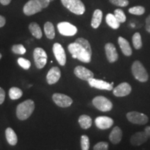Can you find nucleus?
I'll return each instance as SVG.
<instances>
[{
	"label": "nucleus",
	"mask_w": 150,
	"mask_h": 150,
	"mask_svg": "<svg viewBox=\"0 0 150 150\" xmlns=\"http://www.w3.org/2000/svg\"><path fill=\"white\" fill-rule=\"evenodd\" d=\"M145 8L141 6H137L132 7L129 9V12L131 14L136 15V16H141L145 13Z\"/></svg>",
	"instance_id": "c756f323"
},
{
	"label": "nucleus",
	"mask_w": 150,
	"mask_h": 150,
	"mask_svg": "<svg viewBox=\"0 0 150 150\" xmlns=\"http://www.w3.org/2000/svg\"><path fill=\"white\" fill-rule=\"evenodd\" d=\"M33 59L37 68L42 69L45 66L47 61V55L43 49L37 47L33 51Z\"/></svg>",
	"instance_id": "423d86ee"
},
{
	"label": "nucleus",
	"mask_w": 150,
	"mask_h": 150,
	"mask_svg": "<svg viewBox=\"0 0 150 150\" xmlns=\"http://www.w3.org/2000/svg\"><path fill=\"white\" fill-rule=\"evenodd\" d=\"M109 1L112 4L120 7H125L129 4L128 0H109Z\"/></svg>",
	"instance_id": "72a5a7b5"
},
{
	"label": "nucleus",
	"mask_w": 150,
	"mask_h": 150,
	"mask_svg": "<svg viewBox=\"0 0 150 150\" xmlns=\"http://www.w3.org/2000/svg\"><path fill=\"white\" fill-rule=\"evenodd\" d=\"M106 22L110 27L113 29H117L120 26V23L114 16V14L108 13L106 16Z\"/></svg>",
	"instance_id": "393cba45"
},
{
	"label": "nucleus",
	"mask_w": 150,
	"mask_h": 150,
	"mask_svg": "<svg viewBox=\"0 0 150 150\" xmlns=\"http://www.w3.org/2000/svg\"><path fill=\"white\" fill-rule=\"evenodd\" d=\"M53 52L58 63L62 66L66 63V54L63 47L59 43H54L53 45Z\"/></svg>",
	"instance_id": "9b49d317"
},
{
	"label": "nucleus",
	"mask_w": 150,
	"mask_h": 150,
	"mask_svg": "<svg viewBox=\"0 0 150 150\" xmlns=\"http://www.w3.org/2000/svg\"><path fill=\"white\" fill-rule=\"evenodd\" d=\"M131 90H132L131 86L128 83L124 82L112 89V93L116 97H125L131 93Z\"/></svg>",
	"instance_id": "dca6fc26"
},
{
	"label": "nucleus",
	"mask_w": 150,
	"mask_h": 150,
	"mask_svg": "<svg viewBox=\"0 0 150 150\" xmlns=\"http://www.w3.org/2000/svg\"><path fill=\"white\" fill-rule=\"evenodd\" d=\"M105 53L106 58L110 63H115L118 59V54L115 45L111 42H108L105 45Z\"/></svg>",
	"instance_id": "4468645a"
},
{
	"label": "nucleus",
	"mask_w": 150,
	"mask_h": 150,
	"mask_svg": "<svg viewBox=\"0 0 150 150\" xmlns=\"http://www.w3.org/2000/svg\"><path fill=\"white\" fill-rule=\"evenodd\" d=\"M114 16H115L116 19H117L120 23H124L127 20V17L122 9L117 8L115 10V11H114Z\"/></svg>",
	"instance_id": "c85d7f7f"
},
{
	"label": "nucleus",
	"mask_w": 150,
	"mask_h": 150,
	"mask_svg": "<svg viewBox=\"0 0 150 150\" xmlns=\"http://www.w3.org/2000/svg\"><path fill=\"white\" fill-rule=\"evenodd\" d=\"M95 125L97 128L105 130L110 128L113 125V120L107 116H99L95 119Z\"/></svg>",
	"instance_id": "f3484780"
},
{
	"label": "nucleus",
	"mask_w": 150,
	"mask_h": 150,
	"mask_svg": "<svg viewBox=\"0 0 150 150\" xmlns=\"http://www.w3.org/2000/svg\"><path fill=\"white\" fill-rule=\"evenodd\" d=\"M11 0H0V3H1L2 5H4V6L8 5L9 4L11 3Z\"/></svg>",
	"instance_id": "ea45409f"
},
{
	"label": "nucleus",
	"mask_w": 150,
	"mask_h": 150,
	"mask_svg": "<svg viewBox=\"0 0 150 150\" xmlns=\"http://www.w3.org/2000/svg\"><path fill=\"white\" fill-rule=\"evenodd\" d=\"M12 51L16 54H24L26 53V49L22 45H15L12 47Z\"/></svg>",
	"instance_id": "2f4dec72"
},
{
	"label": "nucleus",
	"mask_w": 150,
	"mask_h": 150,
	"mask_svg": "<svg viewBox=\"0 0 150 150\" xmlns=\"http://www.w3.org/2000/svg\"><path fill=\"white\" fill-rule=\"evenodd\" d=\"M131 72L135 79L140 82H146L149 79V75L145 67L139 61H136L133 63Z\"/></svg>",
	"instance_id": "7ed1b4c3"
},
{
	"label": "nucleus",
	"mask_w": 150,
	"mask_h": 150,
	"mask_svg": "<svg viewBox=\"0 0 150 150\" xmlns=\"http://www.w3.org/2000/svg\"><path fill=\"white\" fill-rule=\"evenodd\" d=\"M45 33L47 38L54 39L55 37V29L53 24L50 22H47L44 26Z\"/></svg>",
	"instance_id": "a878e982"
},
{
	"label": "nucleus",
	"mask_w": 150,
	"mask_h": 150,
	"mask_svg": "<svg viewBox=\"0 0 150 150\" xmlns=\"http://www.w3.org/2000/svg\"><path fill=\"white\" fill-rule=\"evenodd\" d=\"M52 99L57 106L62 108L69 107L73 103L72 98L61 93H54L52 96Z\"/></svg>",
	"instance_id": "1a4fd4ad"
},
{
	"label": "nucleus",
	"mask_w": 150,
	"mask_h": 150,
	"mask_svg": "<svg viewBox=\"0 0 150 150\" xmlns=\"http://www.w3.org/2000/svg\"><path fill=\"white\" fill-rule=\"evenodd\" d=\"M89 85L91 87L99 90H104V91H112L113 89V83H109L108 82L104 81L103 80L97 79L92 78L88 81Z\"/></svg>",
	"instance_id": "f8f14e48"
},
{
	"label": "nucleus",
	"mask_w": 150,
	"mask_h": 150,
	"mask_svg": "<svg viewBox=\"0 0 150 150\" xmlns=\"http://www.w3.org/2000/svg\"><path fill=\"white\" fill-rule=\"evenodd\" d=\"M61 3L70 12L76 15H83L86 8L83 3L81 0H61Z\"/></svg>",
	"instance_id": "20e7f679"
},
{
	"label": "nucleus",
	"mask_w": 150,
	"mask_h": 150,
	"mask_svg": "<svg viewBox=\"0 0 150 150\" xmlns=\"http://www.w3.org/2000/svg\"><path fill=\"white\" fill-rule=\"evenodd\" d=\"M18 63L20 66H21L24 70H28L31 67V62L24 58H19L18 59Z\"/></svg>",
	"instance_id": "473e14b6"
},
{
	"label": "nucleus",
	"mask_w": 150,
	"mask_h": 150,
	"mask_svg": "<svg viewBox=\"0 0 150 150\" xmlns=\"http://www.w3.org/2000/svg\"><path fill=\"white\" fill-rule=\"evenodd\" d=\"M74 74L80 79L83 81H88L92 78H94L93 72L83 66H76L74 70Z\"/></svg>",
	"instance_id": "ddd939ff"
},
{
	"label": "nucleus",
	"mask_w": 150,
	"mask_h": 150,
	"mask_svg": "<svg viewBox=\"0 0 150 150\" xmlns=\"http://www.w3.org/2000/svg\"><path fill=\"white\" fill-rule=\"evenodd\" d=\"M122 138V131L119 127H115L109 135V140L114 145L120 143Z\"/></svg>",
	"instance_id": "6ab92c4d"
},
{
	"label": "nucleus",
	"mask_w": 150,
	"mask_h": 150,
	"mask_svg": "<svg viewBox=\"0 0 150 150\" xmlns=\"http://www.w3.org/2000/svg\"><path fill=\"white\" fill-rule=\"evenodd\" d=\"M42 10V6L38 2L37 0H29L27 3H26L23 8L24 13L28 16L40 12Z\"/></svg>",
	"instance_id": "9d476101"
},
{
	"label": "nucleus",
	"mask_w": 150,
	"mask_h": 150,
	"mask_svg": "<svg viewBox=\"0 0 150 150\" xmlns=\"http://www.w3.org/2000/svg\"><path fill=\"white\" fill-rule=\"evenodd\" d=\"M58 30L61 35L65 36H73L77 33V28L67 22H62L58 24Z\"/></svg>",
	"instance_id": "6e6552de"
},
{
	"label": "nucleus",
	"mask_w": 150,
	"mask_h": 150,
	"mask_svg": "<svg viewBox=\"0 0 150 150\" xmlns=\"http://www.w3.org/2000/svg\"><path fill=\"white\" fill-rule=\"evenodd\" d=\"M50 1H54V0H50Z\"/></svg>",
	"instance_id": "37998d69"
},
{
	"label": "nucleus",
	"mask_w": 150,
	"mask_h": 150,
	"mask_svg": "<svg viewBox=\"0 0 150 150\" xmlns=\"http://www.w3.org/2000/svg\"><path fill=\"white\" fill-rule=\"evenodd\" d=\"M127 118L130 122L139 125H145L149 121V118L145 114L137 111H131L127 112Z\"/></svg>",
	"instance_id": "0eeeda50"
},
{
	"label": "nucleus",
	"mask_w": 150,
	"mask_h": 150,
	"mask_svg": "<svg viewBox=\"0 0 150 150\" xmlns=\"http://www.w3.org/2000/svg\"><path fill=\"white\" fill-rule=\"evenodd\" d=\"M6 24V19L4 17L0 16V28L4 27Z\"/></svg>",
	"instance_id": "58836bf2"
},
{
	"label": "nucleus",
	"mask_w": 150,
	"mask_h": 150,
	"mask_svg": "<svg viewBox=\"0 0 150 150\" xmlns=\"http://www.w3.org/2000/svg\"><path fill=\"white\" fill-rule=\"evenodd\" d=\"M22 90L17 87H12L9 90V97L13 100L20 99L22 96Z\"/></svg>",
	"instance_id": "bb28decb"
},
{
	"label": "nucleus",
	"mask_w": 150,
	"mask_h": 150,
	"mask_svg": "<svg viewBox=\"0 0 150 150\" xmlns=\"http://www.w3.org/2000/svg\"><path fill=\"white\" fill-rule=\"evenodd\" d=\"M149 139V136L145 131H139L131 136L130 142L134 146H140L146 142Z\"/></svg>",
	"instance_id": "2eb2a0df"
},
{
	"label": "nucleus",
	"mask_w": 150,
	"mask_h": 150,
	"mask_svg": "<svg viewBox=\"0 0 150 150\" xmlns=\"http://www.w3.org/2000/svg\"><path fill=\"white\" fill-rule=\"evenodd\" d=\"M35 108L34 102L31 99H27L20 103L17 106L16 115L20 120H25L31 116Z\"/></svg>",
	"instance_id": "f03ea898"
},
{
	"label": "nucleus",
	"mask_w": 150,
	"mask_h": 150,
	"mask_svg": "<svg viewBox=\"0 0 150 150\" xmlns=\"http://www.w3.org/2000/svg\"><path fill=\"white\" fill-rule=\"evenodd\" d=\"M93 150H108V143L106 142H99L94 146Z\"/></svg>",
	"instance_id": "f704fd0d"
},
{
	"label": "nucleus",
	"mask_w": 150,
	"mask_h": 150,
	"mask_svg": "<svg viewBox=\"0 0 150 150\" xmlns=\"http://www.w3.org/2000/svg\"><path fill=\"white\" fill-rule=\"evenodd\" d=\"M68 50L74 59L88 63L91 61L92 49L90 42L83 38H79L68 45Z\"/></svg>",
	"instance_id": "f257e3e1"
},
{
	"label": "nucleus",
	"mask_w": 150,
	"mask_h": 150,
	"mask_svg": "<svg viewBox=\"0 0 150 150\" xmlns=\"http://www.w3.org/2000/svg\"><path fill=\"white\" fill-rule=\"evenodd\" d=\"M145 29L147 30V32H149L150 33V15L147 17V19H146Z\"/></svg>",
	"instance_id": "4c0bfd02"
},
{
	"label": "nucleus",
	"mask_w": 150,
	"mask_h": 150,
	"mask_svg": "<svg viewBox=\"0 0 150 150\" xmlns=\"http://www.w3.org/2000/svg\"><path fill=\"white\" fill-rule=\"evenodd\" d=\"M1 59V54H0V59Z\"/></svg>",
	"instance_id": "79ce46f5"
},
{
	"label": "nucleus",
	"mask_w": 150,
	"mask_h": 150,
	"mask_svg": "<svg viewBox=\"0 0 150 150\" xmlns=\"http://www.w3.org/2000/svg\"><path fill=\"white\" fill-rule=\"evenodd\" d=\"M103 13L102 11L99 9H97L94 11L93 18L91 20V26L94 29H97L100 25L101 22L102 20Z\"/></svg>",
	"instance_id": "412c9836"
},
{
	"label": "nucleus",
	"mask_w": 150,
	"mask_h": 150,
	"mask_svg": "<svg viewBox=\"0 0 150 150\" xmlns=\"http://www.w3.org/2000/svg\"><path fill=\"white\" fill-rule=\"evenodd\" d=\"M132 42L134 45V48L136 50H140L142 46V38L139 33H135L132 37Z\"/></svg>",
	"instance_id": "cd10ccee"
},
{
	"label": "nucleus",
	"mask_w": 150,
	"mask_h": 150,
	"mask_svg": "<svg viewBox=\"0 0 150 150\" xmlns=\"http://www.w3.org/2000/svg\"><path fill=\"white\" fill-rule=\"evenodd\" d=\"M118 44H119L122 52L125 56H130L132 54V49H131L128 40H127L122 37H119L118 38Z\"/></svg>",
	"instance_id": "aec40b11"
},
{
	"label": "nucleus",
	"mask_w": 150,
	"mask_h": 150,
	"mask_svg": "<svg viewBox=\"0 0 150 150\" xmlns=\"http://www.w3.org/2000/svg\"><path fill=\"white\" fill-rule=\"evenodd\" d=\"M5 95V91L3 88H0V104H3V102H4Z\"/></svg>",
	"instance_id": "e433bc0d"
},
{
	"label": "nucleus",
	"mask_w": 150,
	"mask_h": 150,
	"mask_svg": "<svg viewBox=\"0 0 150 150\" xmlns=\"http://www.w3.org/2000/svg\"><path fill=\"white\" fill-rule=\"evenodd\" d=\"M145 131L146 132V134L148 135L149 138H150V126L146 127L145 129Z\"/></svg>",
	"instance_id": "a19ab883"
},
{
	"label": "nucleus",
	"mask_w": 150,
	"mask_h": 150,
	"mask_svg": "<svg viewBox=\"0 0 150 150\" xmlns=\"http://www.w3.org/2000/svg\"><path fill=\"white\" fill-rule=\"evenodd\" d=\"M61 76V72L60 69L58 67H53L47 74V81L50 85H52L59 81Z\"/></svg>",
	"instance_id": "a211bd4d"
},
{
	"label": "nucleus",
	"mask_w": 150,
	"mask_h": 150,
	"mask_svg": "<svg viewBox=\"0 0 150 150\" xmlns=\"http://www.w3.org/2000/svg\"><path fill=\"white\" fill-rule=\"evenodd\" d=\"M29 29L30 32L31 33V34H32L35 38H36L38 39H40L41 38H42V30H41L40 26H39L37 23H35V22H31V23L29 24Z\"/></svg>",
	"instance_id": "b1692460"
},
{
	"label": "nucleus",
	"mask_w": 150,
	"mask_h": 150,
	"mask_svg": "<svg viewBox=\"0 0 150 150\" xmlns=\"http://www.w3.org/2000/svg\"><path fill=\"white\" fill-rule=\"evenodd\" d=\"M81 150H89L90 140L88 137L86 135H83L81 137Z\"/></svg>",
	"instance_id": "7c9ffc66"
},
{
	"label": "nucleus",
	"mask_w": 150,
	"mask_h": 150,
	"mask_svg": "<svg viewBox=\"0 0 150 150\" xmlns=\"http://www.w3.org/2000/svg\"><path fill=\"white\" fill-rule=\"evenodd\" d=\"M6 138L7 141H8V144L14 146L18 143V136L16 134V132L13 131V129H11V127L6 129Z\"/></svg>",
	"instance_id": "4be33fe9"
},
{
	"label": "nucleus",
	"mask_w": 150,
	"mask_h": 150,
	"mask_svg": "<svg viewBox=\"0 0 150 150\" xmlns=\"http://www.w3.org/2000/svg\"><path fill=\"white\" fill-rule=\"evenodd\" d=\"M93 104L97 109L102 112H108L112 110V102L104 96H97L93 99Z\"/></svg>",
	"instance_id": "39448f33"
},
{
	"label": "nucleus",
	"mask_w": 150,
	"mask_h": 150,
	"mask_svg": "<svg viewBox=\"0 0 150 150\" xmlns=\"http://www.w3.org/2000/svg\"><path fill=\"white\" fill-rule=\"evenodd\" d=\"M79 123L80 127L83 129H88L92 126L93 120L90 116L87 115H82L79 118Z\"/></svg>",
	"instance_id": "5701e85b"
},
{
	"label": "nucleus",
	"mask_w": 150,
	"mask_h": 150,
	"mask_svg": "<svg viewBox=\"0 0 150 150\" xmlns=\"http://www.w3.org/2000/svg\"><path fill=\"white\" fill-rule=\"evenodd\" d=\"M37 1L40 4L42 8H45L50 5V0H37Z\"/></svg>",
	"instance_id": "c9c22d12"
}]
</instances>
